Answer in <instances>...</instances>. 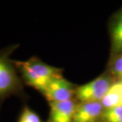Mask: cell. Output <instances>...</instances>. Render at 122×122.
<instances>
[{
  "mask_svg": "<svg viewBox=\"0 0 122 122\" xmlns=\"http://www.w3.org/2000/svg\"><path fill=\"white\" fill-rule=\"evenodd\" d=\"M104 111L101 102H78L73 122H100Z\"/></svg>",
  "mask_w": 122,
  "mask_h": 122,
  "instance_id": "5b68a950",
  "label": "cell"
},
{
  "mask_svg": "<svg viewBox=\"0 0 122 122\" xmlns=\"http://www.w3.org/2000/svg\"><path fill=\"white\" fill-rule=\"evenodd\" d=\"M76 89L73 83L61 75L53 79L41 94L49 102H64L75 98Z\"/></svg>",
  "mask_w": 122,
  "mask_h": 122,
  "instance_id": "277c9868",
  "label": "cell"
},
{
  "mask_svg": "<svg viewBox=\"0 0 122 122\" xmlns=\"http://www.w3.org/2000/svg\"><path fill=\"white\" fill-rule=\"evenodd\" d=\"M105 109L122 105V81H115L100 101Z\"/></svg>",
  "mask_w": 122,
  "mask_h": 122,
  "instance_id": "ba28073f",
  "label": "cell"
},
{
  "mask_svg": "<svg viewBox=\"0 0 122 122\" xmlns=\"http://www.w3.org/2000/svg\"><path fill=\"white\" fill-rule=\"evenodd\" d=\"M13 62L23 83L41 93L53 79L62 75V70L49 65L36 56L26 61L13 60Z\"/></svg>",
  "mask_w": 122,
  "mask_h": 122,
  "instance_id": "6da1fadb",
  "label": "cell"
},
{
  "mask_svg": "<svg viewBox=\"0 0 122 122\" xmlns=\"http://www.w3.org/2000/svg\"><path fill=\"white\" fill-rule=\"evenodd\" d=\"M111 51L112 56L122 52V8L112 18L110 22Z\"/></svg>",
  "mask_w": 122,
  "mask_h": 122,
  "instance_id": "52a82bcc",
  "label": "cell"
},
{
  "mask_svg": "<svg viewBox=\"0 0 122 122\" xmlns=\"http://www.w3.org/2000/svg\"><path fill=\"white\" fill-rule=\"evenodd\" d=\"M115 82L112 75L105 73L90 82L77 87L75 99L79 102H100Z\"/></svg>",
  "mask_w": 122,
  "mask_h": 122,
  "instance_id": "3957f363",
  "label": "cell"
},
{
  "mask_svg": "<svg viewBox=\"0 0 122 122\" xmlns=\"http://www.w3.org/2000/svg\"><path fill=\"white\" fill-rule=\"evenodd\" d=\"M100 122H122V105L105 109Z\"/></svg>",
  "mask_w": 122,
  "mask_h": 122,
  "instance_id": "9c48e42d",
  "label": "cell"
},
{
  "mask_svg": "<svg viewBox=\"0 0 122 122\" xmlns=\"http://www.w3.org/2000/svg\"><path fill=\"white\" fill-rule=\"evenodd\" d=\"M77 103L75 98L64 102H49L50 110L48 122H73Z\"/></svg>",
  "mask_w": 122,
  "mask_h": 122,
  "instance_id": "8992f818",
  "label": "cell"
},
{
  "mask_svg": "<svg viewBox=\"0 0 122 122\" xmlns=\"http://www.w3.org/2000/svg\"><path fill=\"white\" fill-rule=\"evenodd\" d=\"M18 47L12 45L0 50V102L10 96L18 97L23 100L27 99L24 90L23 82L14 65L11 54Z\"/></svg>",
  "mask_w": 122,
  "mask_h": 122,
  "instance_id": "7a4b0ae2",
  "label": "cell"
},
{
  "mask_svg": "<svg viewBox=\"0 0 122 122\" xmlns=\"http://www.w3.org/2000/svg\"><path fill=\"white\" fill-rule=\"evenodd\" d=\"M18 122H43L37 114L27 107H23Z\"/></svg>",
  "mask_w": 122,
  "mask_h": 122,
  "instance_id": "8fae6325",
  "label": "cell"
},
{
  "mask_svg": "<svg viewBox=\"0 0 122 122\" xmlns=\"http://www.w3.org/2000/svg\"><path fill=\"white\" fill-rule=\"evenodd\" d=\"M109 72L118 81H122V52L112 56L109 63Z\"/></svg>",
  "mask_w": 122,
  "mask_h": 122,
  "instance_id": "30bf717a",
  "label": "cell"
}]
</instances>
